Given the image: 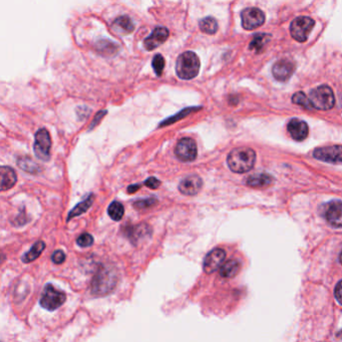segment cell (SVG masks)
<instances>
[{"label":"cell","mask_w":342,"mask_h":342,"mask_svg":"<svg viewBox=\"0 0 342 342\" xmlns=\"http://www.w3.org/2000/svg\"><path fill=\"white\" fill-rule=\"evenodd\" d=\"M112 28L120 34H128L134 30V24L130 17L127 15H122L113 21Z\"/></svg>","instance_id":"18"},{"label":"cell","mask_w":342,"mask_h":342,"mask_svg":"<svg viewBox=\"0 0 342 342\" xmlns=\"http://www.w3.org/2000/svg\"><path fill=\"white\" fill-rule=\"evenodd\" d=\"M314 24L315 21L308 16H299L295 18L290 25V32L292 37L299 42L306 41L309 33L314 27Z\"/></svg>","instance_id":"6"},{"label":"cell","mask_w":342,"mask_h":342,"mask_svg":"<svg viewBox=\"0 0 342 342\" xmlns=\"http://www.w3.org/2000/svg\"><path fill=\"white\" fill-rule=\"evenodd\" d=\"M93 200H94V196L92 194H89L85 200H83L82 202L78 203L68 214L67 216V221H69L70 219L74 218V217H77L83 213H85L92 205L93 203Z\"/></svg>","instance_id":"21"},{"label":"cell","mask_w":342,"mask_h":342,"mask_svg":"<svg viewBox=\"0 0 342 342\" xmlns=\"http://www.w3.org/2000/svg\"><path fill=\"white\" fill-rule=\"evenodd\" d=\"M105 113H106V110H101V111H99L95 116H94V118H93V121L91 122V124H90V126H89V128L91 129L97 122H98V119H100L103 115H105Z\"/></svg>","instance_id":"36"},{"label":"cell","mask_w":342,"mask_h":342,"mask_svg":"<svg viewBox=\"0 0 342 342\" xmlns=\"http://www.w3.org/2000/svg\"><path fill=\"white\" fill-rule=\"evenodd\" d=\"M335 298L342 305V280L339 281L335 287Z\"/></svg>","instance_id":"35"},{"label":"cell","mask_w":342,"mask_h":342,"mask_svg":"<svg viewBox=\"0 0 342 342\" xmlns=\"http://www.w3.org/2000/svg\"><path fill=\"white\" fill-rule=\"evenodd\" d=\"M144 186H146L147 188L151 189V190H156L159 186H160V182L154 178V177H149L148 179H146L143 183Z\"/></svg>","instance_id":"34"},{"label":"cell","mask_w":342,"mask_h":342,"mask_svg":"<svg viewBox=\"0 0 342 342\" xmlns=\"http://www.w3.org/2000/svg\"><path fill=\"white\" fill-rule=\"evenodd\" d=\"M309 100L313 108L319 110L331 109L335 104V97L328 85H320L310 91Z\"/></svg>","instance_id":"4"},{"label":"cell","mask_w":342,"mask_h":342,"mask_svg":"<svg viewBox=\"0 0 342 342\" xmlns=\"http://www.w3.org/2000/svg\"><path fill=\"white\" fill-rule=\"evenodd\" d=\"M274 182V179L267 174H256L247 179L246 183L249 187L264 188L270 186Z\"/></svg>","instance_id":"19"},{"label":"cell","mask_w":342,"mask_h":342,"mask_svg":"<svg viewBox=\"0 0 342 342\" xmlns=\"http://www.w3.org/2000/svg\"><path fill=\"white\" fill-rule=\"evenodd\" d=\"M271 36L269 34H259L257 36H255L251 43H250V49L254 50L255 52L259 53L263 50V48L265 47V45L270 41Z\"/></svg>","instance_id":"26"},{"label":"cell","mask_w":342,"mask_h":342,"mask_svg":"<svg viewBox=\"0 0 342 342\" xmlns=\"http://www.w3.org/2000/svg\"><path fill=\"white\" fill-rule=\"evenodd\" d=\"M51 138L49 132L45 128H40L35 133L33 150L37 158L47 161L50 159Z\"/></svg>","instance_id":"7"},{"label":"cell","mask_w":342,"mask_h":342,"mask_svg":"<svg viewBox=\"0 0 342 342\" xmlns=\"http://www.w3.org/2000/svg\"><path fill=\"white\" fill-rule=\"evenodd\" d=\"M146 233L150 234L149 227L146 224H140L136 227H127L126 229L127 238H129L132 243H135L138 239L143 238Z\"/></svg>","instance_id":"22"},{"label":"cell","mask_w":342,"mask_h":342,"mask_svg":"<svg viewBox=\"0 0 342 342\" xmlns=\"http://www.w3.org/2000/svg\"><path fill=\"white\" fill-rule=\"evenodd\" d=\"M240 268V262L235 259H231L222 265V267L220 268V275L223 278H233L239 273Z\"/></svg>","instance_id":"20"},{"label":"cell","mask_w":342,"mask_h":342,"mask_svg":"<svg viewBox=\"0 0 342 342\" xmlns=\"http://www.w3.org/2000/svg\"><path fill=\"white\" fill-rule=\"evenodd\" d=\"M192 110H194L193 107L184 109V110L178 112V114H176V115H174V116H172V117H169V118H166L161 124H159V126H162V125H165V124H170V123H173V122H175V121H178L180 118H182V117L188 115V114L190 113V111H192Z\"/></svg>","instance_id":"31"},{"label":"cell","mask_w":342,"mask_h":342,"mask_svg":"<svg viewBox=\"0 0 342 342\" xmlns=\"http://www.w3.org/2000/svg\"><path fill=\"white\" fill-rule=\"evenodd\" d=\"M152 68L157 76L161 75L163 67H164V58L161 54H155L152 61H151Z\"/></svg>","instance_id":"29"},{"label":"cell","mask_w":342,"mask_h":342,"mask_svg":"<svg viewBox=\"0 0 342 342\" xmlns=\"http://www.w3.org/2000/svg\"><path fill=\"white\" fill-rule=\"evenodd\" d=\"M200 59L195 52L186 51L180 54L176 63V72L181 79L189 80L196 77L200 70Z\"/></svg>","instance_id":"2"},{"label":"cell","mask_w":342,"mask_h":342,"mask_svg":"<svg viewBox=\"0 0 342 342\" xmlns=\"http://www.w3.org/2000/svg\"><path fill=\"white\" fill-rule=\"evenodd\" d=\"M242 25L247 30H254L265 22V14L259 8H246L241 13Z\"/></svg>","instance_id":"10"},{"label":"cell","mask_w":342,"mask_h":342,"mask_svg":"<svg viewBox=\"0 0 342 342\" xmlns=\"http://www.w3.org/2000/svg\"><path fill=\"white\" fill-rule=\"evenodd\" d=\"M339 262H340V264L342 265V251H341V253H340V255H339Z\"/></svg>","instance_id":"38"},{"label":"cell","mask_w":342,"mask_h":342,"mask_svg":"<svg viewBox=\"0 0 342 342\" xmlns=\"http://www.w3.org/2000/svg\"><path fill=\"white\" fill-rule=\"evenodd\" d=\"M200 29L206 34H215L218 30V22L215 18L208 16L203 18L199 23Z\"/></svg>","instance_id":"25"},{"label":"cell","mask_w":342,"mask_h":342,"mask_svg":"<svg viewBox=\"0 0 342 342\" xmlns=\"http://www.w3.org/2000/svg\"><path fill=\"white\" fill-rule=\"evenodd\" d=\"M76 243L78 246L83 247V248L91 246L93 244V237L88 233H83L77 238Z\"/></svg>","instance_id":"30"},{"label":"cell","mask_w":342,"mask_h":342,"mask_svg":"<svg viewBox=\"0 0 342 342\" xmlns=\"http://www.w3.org/2000/svg\"><path fill=\"white\" fill-rule=\"evenodd\" d=\"M256 152L250 147H237L231 150L227 161L234 173L243 174L249 172L255 164Z\"/></svg>","instance_id":"1"},{"label":"cell","mask_w":342,"mask_h":342,"mask_svg":"<svg viewBox=\"0 0 342 342\" xmlns=\"http://www.w3.org/2000/svg\"><path fill=\"white\" fill-rule=\"evenodd\" d=\"M292 101L298 105H301L307 109H312V105L311 102L309 100V97L302 91H298L296 93L293 94L292 96Z\"/></svg>","instance_id":"28"},{"label":"cell","mask_w":342,"mask_h":342,"mask_svg":"<svg viewBox=\"0 0 342 342\" xmlns=\"http://www.w3.org/2000/svg\"><path fill=\"white\" fill-rule=\"evenodd\" d=\"M45 249V244L42 241H37L36 243L33 244V246L24 254V256L22 257V261L24 263H30L34 260H36L40 254L42 253V251Z\"/></svg>","instance_id":"23"},{"label":"cell","mask_w":342,"mask_h":342,"mask_svg":"<svg viewBox=\"0 0 342 342\" xmlns=\"http://www.w3.org/2000/svg\"><path fill=\"white\" fill-rule=\"evenodd\" d=\"M51 260L53 263L55 264H62L65 260V254L63 251L61 250H57V251H54L52 256H51Z\"/></svg>","instance_id":"33"},{"label":"cell","mask_w":342,"mask_h":342,"mask_svg":"<svg viewBox=\"0 0 342 342\" xmlns=\"http://www.w3.org/2000/svg\"><path fill=\"white\" fill-rule=\"evenodd\" d=\"M0 175H1V191H7L14 187V185L17 182L16 173L14 169L10 166L3 165L0 168Z\"/></svg>","instance_id":"17"},{"label":"cell","mask_w":342,"mask_h":342,"mask_svg":"<svg viewBox=\"0 0 342 342\" xmlns=\"http://www.w3.org/2000/svg\"><path fill=\"white\" fill-rule=\"evenodd\" d=\"M140 187H141V185H139V184H133V185H130V186L126 189V191H127L128 194H133V193H135Z\"/></svg>","instance_id":"37"},{"label":"cell","mask_w":342,"mask_h":342,"mask_svg":"<svg viewBox=\"0 0 342 342\" xmlns=\"http://www.w3.org/2000/svg\"><path fill=\"white\" fill-rule=\"evenodd\" d=\"M107 213H108V216L113 221H120L123 217V214H124V208H123L122 204H120L117 201H114L108 206Z\"/></svg>","instance_id":"27"},{"label":"cell","mask_w":342,"mask_h":342,"mask_svg":"<svg viewBox=\"0 0 342 342\" xmlns=\"http://www.w3.org/2000/svg\"><path fill=\"white\" fill-rule=\"evenodd\" d=\"M17 164H18V166L21 169H23V170H25V172H27L29 174L35 175V174H38L41 170V166L38 165L35 161H33L28 156L19 157L18 160H17Z\"/></svg>","instance_id":"24"},{"label":"cell","mask_w":342,"mask_h":342,"mask_svg":"<svg viewBox=\"0 0 342 342\" xmlns=\"http://www.w3.org/2000/svg\"><path fill=\"white\" fill-rule=\"evenodd\" d=\"M315 158L331 163H342V145H328L314 149Z\"/></svg>","instance_id":"9"},{"label":"cell","mask_w":342,"mask_h":342,"mask_svg":"<svg viewBox=\"0 0 342 342\" xmlns=\"http://www.w3.org/2000/svg\"><path fill=\"white\" fill-rule=\"evenodd\" d=\"M116 276L112 270L101 268L95 274L91 283V292L95 296L108 294L115 286Z\"/></svg>","instance_id":"3"},{"label":"cell","mask_w":342,"mask_h":342,"mask_svg":"<svg viewBox=\"0 0 342 342\" xmlns=\"http://www.w3.org/2000/svg\"><path fill=\"white\" fill-rule=\"evenodd\" d=\"M66 300V295L63 291L54 288L51 284H47L40 297V305L46 310L53 311L59 308Z\"/></svg>","instance_id":"5"},{"label":"cell","mask_w":342,"mask_h":342,"mask_svg":"<svg viewBox=\"0 0 342 342\" xmlns=\"http://www.w3.org/2000/svg\"><path fill=\"white\" fill-rule=\"evenodd\" d=\"M326 221L335 228H342V201L327 203L323 209Z\"/></svg>","instance_id":"11"},{"label":"cell","mask_w":342,"mask_h":342,"mask_svg":"<svg viewBox=\"0 0 342 342\" xmlns=\"http://www.w3.org/2000/svg\"><path fill=\"white\" fill-rule=\"evenodd\" d=\"M176 156L182 161H193L198 154L196 141L191 137L181 138L175 147Z\"/></svg>","instance_id":"8"},{"label":"cell","mask_w":342,"mask_h":342,"mask_svg":"<svg viewBox=\"0 0 342 342\" xmlns=\"http://www.w3.org/2000/svg\"><path fill=\"white\" fill-rule=\"evenodd\" d=\"M295 70V64L288 59L278 60L272 68L274 77L279 81H287Z\"/></svg>","instance_id":"14"},{"label":"cell","mask_w":342,"mask_h":342,"mask_svg":"<svg viewBox=\"0 0 342 342\" xmlns=\"http://www.w3.org/2000/svg\"><path fill=\"white\" fill-rule=\"evenodd\" d=\"M288 131L291 134L292 138L295 140H303L307 137L308 132H309V127L307 123L304 120L298 119V118H293L288 122L287 125Z\"/></svg>","instance_id":"16"},{"label":"cell","mask_w":342,"mask_h":342,"mask_svg":"<svg viewBox=\"0 0 342 342\" xmlns=\"http://www.w3.org/2000/svg\"><path fill=\"white\" fill-rule=\"evenodd\" d=\"M156 203V199L154 198H148L144 200H138L133 203V207L137 209H146L151 206H153Z\"/></svg>","instance_id":"32"},{"label":"cell","mask_w":342,"mask_h":342,"mask_svg":"<svg viewBox=\"0 0 342 342\" xmlns=\"http://www.w3.org/2000/svg\"><path fill=\"white\" fill-rule=\"evenodd\" d=\"M169 32L165 27L158 26L155 27L150 35H148L144 40H143V46L146 50L150 51L162 44L168 37Z\"/></svg>","instance_id":"13"},{"label":"cell","mask_w":342,"mask_h":342,"mask_svg":"<svg viewBox=\"0 0 342 342\" xmlns=\"http://www.w3.org/2000/svg\"><path fill=\"white\" fill-rule=\"evenodd\" d=\"M226 258V252L223 249L216 248L209 252L204 260V271L211 274L222 267V264Z\"/></svg>","instance_id":"12"},{"label":"cell","mask_w":342,"mask_h":342,"mask_svg":"<svg viewBox=\"0 0 342 342\" xmlns=\"http://www.w3.org/2000/svg\"><path fill=\"white\" fill-rule=\"evenodd\" d=\"M203 181L199 176L193 175L184 178L179 185V191L186 196L197 195L202 189Z\"/></svg>","instance_id":"15"}]
</instances>
